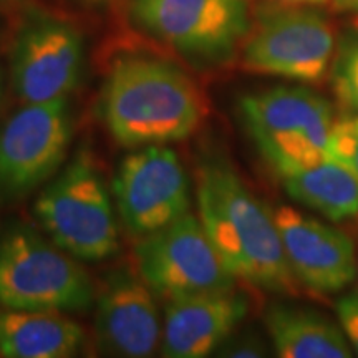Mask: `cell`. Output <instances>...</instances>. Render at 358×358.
<instances>
[{"label": "cell", "mask_w": 358, "mask_h": 358, "mask_svg": "<svg viewBox=\"0 0 358 358\" xmlns=\"http://www.w3.org/2000/svg\"><path fill=\"white\" fill-rule=\"evenodd\" d=\"M85 332L60 310H13L0 315V355L7 358H69L77 355Z\"/></svg>", "instance_id": "9a60e30c"}, {"label": "cell", "mask_w": 358, "mask_h": 358, "mask_svg": "<svg viewBox=\"0 0 358 358\" xmlns=\"http://www.w3.org/2000/svg\"><path fill=\"white\" fill-rule=\"evenodd\" d=\"M93 2H105V0H93Z\"/></svg>", "instance_id": "d4e9b609"}, {"label": "cell", "mask_w": 358, "mask_h": 358, "mask_svg": "<svg viewBox=\"0 0 358 358\" xmlns=\"http://www.w3.org/2000/svg\"><path fill=\"white\" fill-rule=\"evenodd\" d=\"M358 174V113H343L334 122L329 138V158Z\"/></svg>", "instance_id": "d6986e66"}, {"label": "cell", "mask_w": 358, "mask_h": 358, "mask_svg": "<svg viewBox=\"0 0 358 358\" xmlns=\"http://www.w3.org/2000/svg\"><path fill=\"white\" fill-rule=\"evenodd\" d=\"M287 194L330 222L358 219V174L334 159L280 174Z\"/></svg>", "instance_id": "e0dca14e"}, {"label": "cell", "mask_w": 358, "mask_h": 358, "mask_svg": "<svg viewBox=\"0 0 358 358\" xmlns=\"http://www.w3.org/2000/svg\"><path fill=\"white\" fill-rule=\"evenodd\" d=\"M272 213L299 285L324 297L342 292L352 284L357 275V254L347 232L292 206H279Z\"/></svg>", "instance_id": "7c38bea8"}, {"label": "cell", "mask_w": 358, "mask_h": 358, "mask_svg": "<svg viewBox=\"0 0 358 358\" xmlns=\"http://www.w3.org/2000/svg\"><path fill=\"white\" fill-rule=\"evenodd\" d=\"M335 55V29L313 6L277 3L257 12L241 43V66L302 85L329 77Z\"/></svg>", "instance_id": "8992f818"}, {"label": "cell", "mask_w": 358, "mask_h": 358, "mask_svg": "<svg viewBox=\"0 0 358 358\" xmlns=\"http://www.w3.org/2000/svg\"><path fill=\"white\" fill-rule=\"evenodd\" d=\"M35 214L52 243L80 262H101L118 252L120 232L110 191L87 153L71 159L43 187Z\"/></svg>", "instance_id": "277c9868"}, {"label": "cell", "mask_w": 358, "mask_h": 358, "mask_svg": "<svg viewBox=\"0 0 358 358\" xmlns=\"http://www.w3.org/2000/svg\"><path fill=\"white\" fill-rule=\"evenodd\" d=\"M330 3L337 12L358 15V0H330Z\"/></svg>", "instance_id": "7402d4cb"}, {"label": "cell", "mask_w": 358, "mask_h": 358, "mask_svg": "<svg viewBox=\"0 0 358 358\" xmlns=\"http://www.w3.org/2000/svg\"><path fill=\"white\" fill-rule=\"evenodd\" d=\"M217 355L234 358H257L267 355V347L256 334H243L231 337L217 348Z\"/></svg>", "instance_id": "44dd1931"}, {"label": "cell", "mask_w": 358, "mask_h": 358, "mask_svg": "<svg viewBox=\"0 0 358 358\" xmlns=\"http://www.w3.org/2000/svg\"><path fill=\"white\" fill-rule=\"evenodd\" d=\"M241 118L262 158L285 174L329 158L332 105L307 87H275L239 101Z\"/></svg>", "instance_id": "3957f363"}, {"label": "cell", "mask_w": 358, "mask_h": 358, "mask_svg": "<svg viewBox=\"0 0 358 358\" xmlns=\"http://www.w3.org/2000/svg\"><path fill=\"white\" fill-rule=\"evenodd\" d=\"M206 115L208 103L194 80L159 58L124 57L103 85V122L122 146L186 140L203 124Z\"/></svg>", "instance_id": "7a4b0ae2"}, {"label": "cell", "mask_w": 358, "mask_h": 358, "mask_svg": "<svg viewBox=\"0 0 358 358\" xmlns=\"http://www.w3.org/2000/svg\"><path fill=\"white\" fill-rule=\"evenodd\" d=\"M280 3H297V6H313V7H322L330 3V0H275Z\"/></svg>", "instance_id": "603a6c76"}, {"label": "cell", "mask_w": 358, "mask_h": 358, "mask_svg": "<svg viewBox=\"0 0 358 358\" xmlns=\"http://www.w3.org/2000/svg\"><path fill=\"white\" fill-rule=\"evenodd\" d=\"M199 219L237 280L271 294L297 295L274 213L231 164L204 159L196 173Z\"/></svg>", "instance_id": "6da1fadb"}, {"label": "cell", "mask_w": 358, "mask_h": 358, "mask_svg": "<svg viewBox=\"0 0 358 358\" xmlns=\"http://www.w3.org/2000/svg\"><path fill=\"white\" fill-rule=\"evenodd\" d=\"M248 310V299L234 290L186 295L169 301L161 332V355L168 358L211 355L234 334Z\"/></svg>", "instance_id": "5bb4252c"}, {"label": "cell", "mask_w": 358, "mask_h": 358, "mask_svg": "<svg viewBox=\"0 0 358 358\" xmlns=\"http://www.w3.org/2000/svg\"><path fill=\"white\" fill-rule=\"evenodd\" d=\"M334 95L345 113H358V38L340 47L332 66Z\"/></svg>", "instance_id": "ac0fdd59"}, {"label": "cell", "mask_w": 358, "mask_h": 358, "mask_svg": "<svg viewBox=\"0 0 358 358\" xmlns=\"http://www.w3.org/2000/svg\"><path fill=\"white\" fill-rule=\"evenodd\" d=\"M266 329L282 358H350L353 348L340 324L312 308L272 303Z\"/></svg>", "instance_id": "2e32d148"}, {"label": "cell", "mask_w": 358, "mask_h": 358, "mask_svg": "<svg viewBox=\"0 0 358 358\" xmlns=\"http://www.w3.org/2000/svg\"><path fill=\"white\" fill-rule=\"evenodd\" d=\"M134 264L159 297L231 292L236 277L209 239L199 216L187 213L163 229L138 239Z\"/></svg>", "instance_id": "ba28073f"}, {"label": "cell", "mask_w": 358, "mask_h": 358, "mask_svg": "<svg viewBox=\"0 0 358 358\" xmlns=\"http://www.w3.org/2000/svg\"><path fill=\"white\" fill-rule=\"evenodd\" d=\"M113 192L124 229L136 239L189 213V178L166 145L143 146L128 155L115 176Z\"/></svg>", "instance_id": "8fae6325"}, {"label": "cell", "mask_w": 358, "mask_h": 358, "mask_svg": "<svg viewBox=\"0 0 358 358\" xmlns=\"http://www.w3.org/2000/svg\"><path fill=\"white\" fill-rule=\"evenodd\" d=\"M143 32L199 64L234 55L250 27L248 0H131Z\"/></svg>", "instance_id": "52a82bcc"}, {"label": "cell", "mask_w": 358, "mask_h": 358, "mask_svg": "<svg viewBox=\"0 0 358 358\" xmlns=\"http://www.w3.org/2000/svg\"><path fill=\"white\" fill-rule=\"evenodd\" d=\"M83 64L85 43L75 25L40 10L25 17L12 47V83L22 100H69L82 80Z\"/></svg>", "instance_id": "30bf717a"}, {"label": "cell", "mask_w": 358, "mask_h": 358, "mask_svg": "<svg viewBox=\"0 0 358 358\" xmlns=\"http://www.w3.org/2000/svg\"><path fill=\"white\" fill-rule=\"evenodd\" d=\"M0 101H2V77H0Z\"/></svg>", "instance_id": "cb8c5ba5"}, {"label": "cell", "mask_w": 358, "mask_h": 358, "mask_svg": "<svg viewBox=\"0 0 358 358\" xmlns=\"http://www.w3.org/2000/svg\"><path fill=\"white\" fill-rule=\"evenodd\" d=\"M73 134L69 100L25 103L0 124V201H17L52 179Z\"/></svg>", "instance_id": "9c48e42d"}, {"label": "cell", "mask_w": 358, "mask_h": 358, "mask_svg": "<svg viewBox=\"0 0 358 358\" xmlns=\"http://www.w3.org/2000/svg\"><path fill=\"white\" fill-rule=\"evenodd\" d=\"M95 334L103 350L116 357H151L161 343L155 292L131 268H116L95 297Z\"/></svg>", "instance_id": "4fadbf2b"}, {"label": "cell", "mask_w": 358, "mask_h": 358, "mask_svg": "<svg viewBox=\"0 0 358 358\" xmlns=\"http://www.w3.org/2000/svg\"><path fill=\"white\" fill-rule=\"evenodd\" d=\"M95 287L78 259L32 227L19 226L0 239V303L13 310L83 312Z\"/></svg>", "instance_id": "5b68a950"}, {"label": "cell", "mask_w": 358, "mask_h": 358, "mask_svg": "<svg viewBox=\"0 0 358 358\" xmlns=\"http://www.w3.org/2000/svg\"><path fill=\"white\" fill-rule=\"evenodd\" d=\"M0 315H2V312H0Z\"/></svg>", "instance_id": "484cf974"}, {"label": "cell", "mask_w": 358, "mask_h": 358, "mask_svg": "<svg viewBox=\"0 0 358 358\" xmlns=\"http://www.w3.org/2000/svg\"><path fill=\"white\" fill-rule=\"evenodd\" d=\"M335 312L348 343L358 355V289L340 295L335 303Z\"/></svg>", "instance_id": "ffe728a7"}]
</instances>
